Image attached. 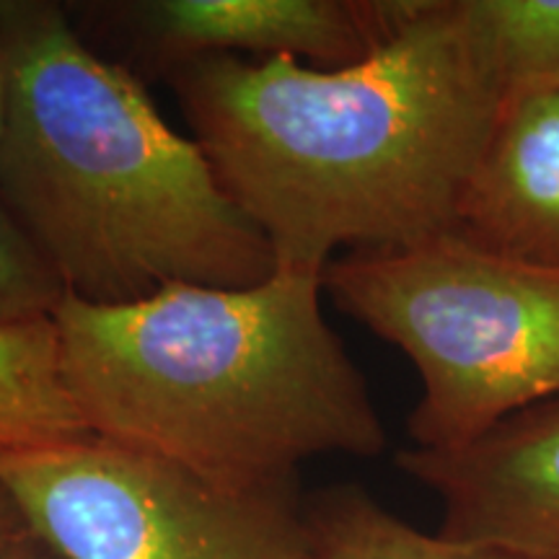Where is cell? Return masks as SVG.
<instances>
[{"instance_id":"obj_13","label":"cell","mask_w":559,"mask_h":559,"mask_svg":"<svg viewBox=\"0 0 559 559\" xmlns=\"http://www.w3.org/2000/svg\"><path fill=\"white\" fill-rule=\"evenodd\" d=\"M0 559H60V557L55 555L47 544H41L37 536L21 523V526L11 534V539L3 544V549H0Z\"/></svg>"},{"instance_id":"obj_1","label":"cell","mask_w":559,"mask_h":559,"mask_svg":"<svg viewBox=\"0 0 559 559\" xmlns=\"http://www.w3.org/2000/svg\"><path fill=\"white\" fill-rule=\"evenodd\" d=\"M192 140L277 270L324 275L340 249H400L451 234L502 96L474 55L459 0H430L347 68L230 55L166 73Z\"/></svg>"},{"instance_id":"obj_7","label":"cell","mask_w":559,"mask_h":559,"mask_svg":"<svg viewBox=\"0 0 559 559\" xmlns=\"http://www.w3.org/2000/svg\"><path fill=\"white\" fill-rule=\"evenodd\" d=\"M396 464L443 502V539L559 559V394L453 449H404Z\"/></svg>"},{"instance_id":"obj_14","label":"cell","mask_w":559,"mask_h":559,"mask_svg":"<svg viewBox=\"0 0 559 559\" xmlns=\"http://www.w3.org/2000/svg\"><path fill=\"white\" fill-rule=\"evenodd\" d=\"M19 526H21V519L16 508H13V502L9 500V495H5V489L0 487V549H3V544L11 539V534Z\"/></svg>"},{"instance_id":"obj_10","label":"cell","mask_w":559,"mask_h":559,"mask_svg":"<svg viewBox=\"0 0 559 559\" xmlns=\"http://www.w3.org/2000/svg\"><path fill=\"white\" fill-rule=\"evenodd\" d=\"M309 559H521L417 531L358 485L326 487L304 506Z\"/></svg>"},{"instance_id":"obj_5","label":"cell","mask_w":559,"mask_h":559,"mask_svg":"<svg viewBox=\"0 0 559 559\" xmlns=\"http://www.w3.org/2000/svg\"><path fill=\"white\" fill-rule=\"evenodd\" d=\"M0 487L60 559H309L296 487L236 492L91 432L0 451Z\"/></svg>"},{"instance_id":"obj_3","label":"cell","mask_w":559,"mask_h":559,"mask_svg":"<svg viewBox=\"0 0 559 559\" xmlns=\"http://www.w3.org/2000/svg\"><path fill=\"white\" fill-rule=\"evenodd\" d=\"M0 198L68 296L111 306L275 275L267 236L200 145L169 128L143 81L104 58L66 5L0 0Z\"/></svg>"},{"instance_id":"obj_2","label":"cell","mask_w":559,"mask_h":559,"mask_svg":"<svg viewBox=\"0 0 559 559\" xmlns=\"http://www.w3.org/2000/svg\"><path fill=\"white\" fill-rule=\"evenodd\" d=\"M321 296V275L293 270L111 306L66 293L52 319L70 400L91 436L236 492L293 489L317 456H379L381 415Z\"/></svg>"},{"instance_id":"obj_6","label":"cell","mask_w":559,"mask_h":559,"mask_svg":"<svg viewBox=\"0 0 559 559\" xmlns=\"http://www.w3.org/2000/svg\"><path fill=\"white\" fill-rule=\"evenodd\" d=\"M430 0H124L88 3L83 16L124 39L145 73L215 55L309 60L347 68L402 34Z\"/></svg>"},{"instance_id":"obj_9","label":"cell","mask_w":559,"mask_h":559,"mask_svg":"<svg viewBox=\"0 0 559 559\" xmlns=\"http://www.w3.org/2000/svg\"><path fill=\"white\" fill-rule=\"evenodd\" d=\"M88 436L66 386L52 317L0 324V451Z\"/></svg>"},{"instance_id":"obj_15","label":"cell","mask_w":559,"mask_h":559,"mask_svg":"<svg viewBox=\"0 0 559 559\" xmlns=\"http://www.w3.org/2000/svg\"><path fill=\"white\" fill-rule=\"evenodd\" d=\"M5 91H9V75H5L3 52H0V128H3V115H5Z\"/></svg>"},{"instance_id":"obj_8","label":"cell","mask_w":559,"mask_h":559,"mask_svg":"<svg viewBox=\"0 0 559 559\" xmlns=\"http://www.w3.org/2000/svg\"><path fill=\"white\" fill-rule=\"evenodd\" d=\"M453 234L559 267V88L502 99L461 190Z\"/></svg>"},{"instance_id":"obj_12","label":"cell","mask_w":559,"mask_h":559,"mask_svg":"<svg viewBox=\"0 0 559 559\" xmlns=\"http://www.w3.org/2000/svg\"><path fill=\"white\" fill-rule=\"evenodd\" d=\"M62 296L58 272L0 198V324L52 317Z\"/></svg>"},{"instance_id":"obj_4","label":"cell","mask_w":559,"mask_h":559,"mask_svg":"<svg viewBox=\"0 0 559 559\" xmlns=\"http://www.w3.org/2000/svg\"><path fill=\"white\" fill-rule=\"evenodd\" d=\"M334 306L417 368V449H453L559 394V267L451 234L347 251L321 275Z\"/></svg>"},{"instance_id":"obj_11","label":"cell","mask_w":559,"mask_h":559,"mask_svg":"<svg viewBox=\"0 0 559 559\" xmlns=\"http://www.w3.org/2000/svg\"><path fill=\"white\" fill-rule=\"evenodd\" d=\"M459 13L502 99L559 88V0H459Z\"/></svg>"}]
</instances>
